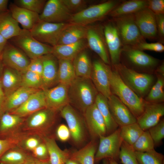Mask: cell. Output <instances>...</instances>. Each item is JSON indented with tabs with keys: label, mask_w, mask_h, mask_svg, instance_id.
Masks as SVG:
<instances>
[{
	"label": "cell",
	"mask_w": 164,
	"mask_h": 164,
	"mask_svg": "<svg viewBox=\"0 0 164 164\" xmlns=\"http://www.w3.org/2000/svg\"><path fill=\"white\" fill-rule=\"evenodd\" d=\"M98 93L90 78L76 77L68 86L69 104L83 114L94 103Z\"/></svg>",
	"instance_id": "6da1fadb"
},
{
	"label": "cell",
	"mask_w": 164,
	"mask_h": 164,
	"mask_svg": "<svg viewBox=\"0 0 164 164\" xmlns=\"http://www.w3.org/2000/svg\"><path fill=\"white\" fill-rule=\"evenodd\" d=\"M114 69H111L109 73L111 93L116 96L137 118L143 112L146 102L123 82Z\"/></svg>",
	"instance_id": "7a4b0ae2"
},
{
	"label": "cell",
	"mask_w": 164,
	"mask_h": 164,
	"mask_svg": "<svg viewBox=\"0 0 164 164\" xmlns=\"http://www.w3.org/2000/svg\"><path fill=\"white\" fill-rule=\"evenodd\" d=\"M113 66L123 82L139 97L147 93L154 80L152 75L139 73L121 63Z\"/></svg>",
	"instance_id": "3957f363"
},
{
	"label": "cell",
	"mask_w": 164,
	"mask_h": 164,
	"mask_svg": "<svg viewBox=\"0 0 164 164\" xmlns=\"http://www.w3.org/2000/svg\"><path fill=\"white\" fill-rule=\"evenodd\" d=\"M122 1L109 0L88 7L78 13L72 14L69 23L87 26L108 16L111 12Z\"/></svg>",
	"instance_id": "277c9868"
},
{
	"label": "cell",
	"mask_w": 164,
	"mask_h": 164,
	"mask_svg": "<svg viewBox=\"0 0 164 164\" xmlns=\"http://www.w3.org/2000/svg\"><path fill=\"white\" fill-rule=\"evenodd\" d=\"M121 60L123 62L121 63L134 70L152 71L160 64L159 60L128 46H123L121 54Z\"/></svg>",
	"instance_id": "5b68a950"
},
{
	"label": "cell",
	"mask_w": 164,
	"mask_h": 164,
	"mask_svg": "<svg viewBox=\"0 0 164 164\" xmlns=\"http://www.w3.org/2000/svg\"><path fill=\"white\" fill-rule=\"evenodd\" d=\"M58 112L46 108L33 113L24 121V130L30 134L38 133L40 137L49 136L48 133L55 124Z\"/></svg>",
	"instance_id": "8992f818"
},
{
	"label": "cell",
	"mask_w": 164,
	"mask_h": 164,
	"mask_svg": "<svg viewBox=\"0 0 164 164\" xmlns=\"http://www.w3.org/2000/svg\"><path fill=\"white\" fill-rule=\"evenodd\" d=\"M117 29L123 46L135 47L146 42L135 20L133 14L111 18Z\"/></svg>",
	"instance_id": "52a82bcc"
},
{
	"label": "cell",
	"mask_w": 164,
	"mask_h": 164,
	"mask_svg": "<svg viewBox=\"0 0 164 164\" xmlns=\"http://www.w3.org/2000/svg\"><path fill=\"white\" fill-rule=\"evenodd\" d=\"M10 40V43L21 50L30 59L52 53L53 46L37 40L29 30L22 29L19 35Z\"/></svg>",
	"instance_id": "ba28073f"
},
{
	"label": "cell",
	"mask_w": 164,
	"mask_h": 164,
	"mask_svg": "<svg viewBox=\"0 0 164 164\" xmlns=\"http://www.w3.org/2000/svg\"><path fill=\"white\" fill-rule=\"evenodd\" d=\"M60 114L66 121L73 141L77 145L84 142L86 137L87 129L84 118L68 104L60 111Z\"/></svg>",
	"instance_id": "9c48e42d"
},
{
	"label": "cell",
	"mask_w": 164,
	"mask_h": 164,
	"mask_svg": "<svg viewBox=\"0 0 164 164\" xmlns=\"http://www.w3.org/2000/svg\"><path fill=\"white\" fill-rule=\"evenodd\" d=\"M120 133L119 128L108 135L99 137V144L94 157L95 163L105 159H111L117 162L119 159L120 148L123 141Z\"/></svg>",
	"instance_id": "30bf717a"
},
{
	"label": "cell",
	"mask_w": 164,
	"mask_h": 164,
	"mask_svg": "<svg viewBox=\"0 0 164 164\" xmlns=\"http://www.w3.org/2000/svg\"><path fill=\"white\" fill-rule=\"evenodd\" d=\"M68 23H51L40 20L29 31L37 40L53 47L57 44L62 30Z\"/></svg>",
	"instance_id": "8fae6325"
},
{
	"label": "cell",
	"mask_w": 164,
	"mask_h": 164,
	"mask_svg": "<svg viewBox=\"0 0 164 164\" xmlns=\"http://www.w3.org/2000/svg\"><path fill=\"white\" fill-rule=\"evenodd\" d=\"M86 27V39L87 46L98 56L102 61L109 65L110 60L104 34L103 25L97 24Z\"/></svg>",
	"instance_id": "7c38bea8"
},
{
	"label": "cell",
	"mask_w": 164,
	"mask_h": 164,
	"mask_svg": "<svg viewBox=\"0 0 164 164\" xmlns=\"http://www.w3.org/2000/svg\"><path fill=\"white\" fill-rule=\"evenodd\" d=\"M1 59L4 66L22 74L26 70L30 59L21 50L7 42Z\"/></svg>",
	"instance_id": "4fadbf2b"
},
{
	"label": "cell",
	"mask_w": 164,
	"mask_h": 164,
	"mask_svg": "<svg viewBox=\"0 0 164 164\" xmlns=\"http://www.w3.org/2000/svg\"><path fill=\"white\" fill-rule=\"evenodd\" d=\"M111 68L101 59L92 62L90 79L98 92L107 98L112 94L111 90L109 73Z\"/></svg>",
	"instance_id": "5bb4252c"
},
{
	"label": "cell",
	"mask_w": 164,
	"mask_h": 164,
	"mask_svg": "<svg viewBox=\"0 0 164 164\" xmlns=\"http://www.w3.org/2000/svg\"><path fill=\"white\" fill-rule=\"evenodd\" d=\"M72 15L62 0H49L39 17L40 20L47 22L66 23L69 22Z\"/></svg>",
	"instance_id": "9a60e30c"
},
{
	"label": "cell",
	"mask_w": 164,
	"mask_h": 164,
	"mask_svg": "<svg viewBox=\"0 0 164 164\" xmlns=\"http://www.w3.org/2000/svg\"><path fill=\"white\" fill-rule=\"evenodd\" d=\"M103 26L110 62L114 66L120 63L121 53L123 46L116 26L111 19Z\"/></svg>",
	"instance_id": "2e32d148"
},
{
	"label": "cell",
	"mask_w": 164,
	"mask_h": 164,
	"mask_svg": "<svg viewBox=\"0 0 164 164\" xmlns=\"http://www.w3.org/2000/svg\"><path fill=\"white\" fill-rule=\"evenodd\" d=\"M83 114L91 139L96 140L101 136L106 135L105 121L95 103L88 107Z\"/></svg>",
	"instance_id": "e0dca14e"
},
{
	"label": "cell",
	"mask_w": 164,
	"mask_h": 164,
	"mask_svg": "<svg viewBox=\"0 0 164 164\" xmlns=\"http://www.w3.org/2000/svg\"><path fill=\"white\" fill-rule=\"evenodd\" d=\"M135 23L143 37L151 41H157L155 15L148 8L133 14Z\"/></svg>",
	"instance_id": "ac0fdd59"
},
{
	"label": "cell",
	"mask_w": 164,
	"mask_h": 164,
	"mask_svg": "<svg viewBox=\"0 0 164 164\" xmlns=\"http://www.w3.org/2000/svg\"><path fill=\"white\" fill-rule=\"evenodd\" d=\"M108 100L111 114L118 127L137 122L136 117L116 96L112 94Z\"/></svg>",
	"instance_id": "d6986e66"
},
{
	"label": "cell",
	"mask_w": 164,
	"mask_h": 164,
	"mask_svg": "<svg viewBox=\"0 0 164 164\" xmlns=\"http://www.w3.org/2000/svg\"><path fill=\"white\" fill-rule=\"evenodd\" d=\"M164 115V105L161 103L146 102L142 114L137 118V123L144 131L157 124Z\"/></svg>",
	"instance_id": "ffe728a7"
},
{
	"label": "cell",
	"mask_w": 164,
	"mask_h": 164,
	"mask_svg": "<svg viewBox=\"0 0 164 164\" xmlns=\"http://www.w3.org/2000/svg\"><path fill=\"white\" fill-rule=\"evenodd\" d=\"M68 86L58 84L54 87L43 90L47 108L58 111L69 104Z\"/></svg>",
	"instance_id": "44dd1931"
},
{
	"label": "cell",
	"mask_w": 164,
	"mask_h": 164,
	"mask_svg": "<svg viewBox=\"0 0 164 164\" xmlns=\"http://www.w3.org/2000/svg\"><path fill=\"white\" fill-rule=\"evenodd\" d=\"M46 108L44 91L40 89L32 94L22 105L9 113L24 118Z\"/></svg>",
	"instance_id": "7402d4cb"
},
{
	"label": "cell",
	"mask_w": 164,
	"mask_h": 164,
	"mask_svg": "<svg viewBox=\"0 0 164 164\" xmlns=\"http://www.w3.org/2000/svg\"><path fill=\"white\" fill-rule=\"evenodd\" d=\"M41 58L43 63L42 89L45 90L58 84V60L52 53L44 55Z\"/></svg>",
	"instance_id": "603a6c76"
},
{
	"label": "cell",
	"mask_w": 164,
	"mask_h": 164,
	"mask_svg": "<svg viewBox=\"0 0 164 164\" xmlns=\"http://www.w3.org/2000/svg\"><path fill=\"white\" fill-rule=\"evenodd\" d=\"M12 16L23 29L30 30L40 20L39 15L11 3L9 9Z\"/></svg>",
	"instance_id": "cb8c5ba5"
},
{
	"label": "cell",
	"mask_w": 164,
	"mask_h": 164,
	"mask_svg": "<svg viewBox=\"0 0 164 164\" xmlns=\"http://www.w3.org/2000/svg\"><path fill=\"white\" fill-rule=\"evenodd\" d=\"M87 46L85 39L74 43L64 45H57L53 46L52 53L58 60L63 59L73 61L81 51Z\"/></svg>",
	"instance_id": "d4e9b609"
},
{
	"label": "cell",
	"mask_w": 164,
	"mask_h": 164,
	"mask_svg": "<svg viewBox=\"0 0 164 164\" xmlns=\"http://www.w3.org/2000/svg\"><path fill=\"white\" fill-rule=\"evenodd\" d=\"M87 32L86 26L68 23L62 30L57 45L74 43L85 39Z\"/></svg>",
	"instance_id": "484cf974"
},
{
	"label": "cell",
	"mask_w": 164,
	"mask_h": 164,
	"mask_svg": "<svg viewBox=\"0 0 164 164\" xmlns=\"http://www.w3.org/2000/svg\"><path fill=\"white\" fill-rule=\"evenodd\" d=\"M2 74L1 77V85L7 97L21 87L22 73L4 66Z\"/></svg>",
	"instance_id": "4316f807"
},
{
	"label": "cell",
	"mask_w": 164,
	"mask_h": 164,
	"mask_svg": "<svg viewBox=\"0 0 164 164\" xmlns=\"http://www.w3.org/2000/svg\"><path fill=\"white\" fill-rule=\"evenodd\" d=\"M41 138L47 147L50 164H65L70 159L71 153L68 150L61 149L52 137L46 136Z\"/></svg>",
	"instance_id": "83f0119b"
},
{
	"label": "cell",
	"mask_w": 164,
	"mask_h": 164,
	"mask_svg": "<svg viewBox=\"0 0 164 164\" xmlns=\"http://www.w3.org/2000/svg\"><path fill=\"white\" fill-rule=\"evenodd\" d=\"M40 89L20 87L6 97L4 105V111L10 112L24 103L33 93Z\"/></svg>",
	"instance_id": "f1b7e54d"
},
{
	"label": "cell",
	"mask_w": 164,
	"mask_h": 164,
	"mask_svg": "<svg viewBox=\"0 0 164 164\" xmlns=\"http://www.w3.org/2000/svg\"><path fill=\"white\" fill-rule=\"evenodd\" d=\"M148 0H129L122 1L110 13L111 18L134 14L147 8Z\"/></svg>",
	"instance_id": "f546056e"
},
{
	"label": "cell",
	"mask_w": 164,
	"mask_h": 164,
	"mask_svg": "<svg viewBox=\"0 0 164 164\" xmlns=\"http://www.w3.org/2000/svg\"><path fill=\"white\" fill-rule=\"evenodd\" d=\"M22 29L9 10L0 14V35L7 40L19 35Z\"/></svg>",
	"instance_id": "4dcf8cb0"
},
{
	"label": "cell",
	"mask_w": 164,
	"mask_h": 164,
	"mask_svg": "<svg viewBox=\"0 0 164 164\" xmlns=\"http://www.w3.org/2000/svg\"><path fill=\"white\" fill-rule=\"evenodd\" d=\"M97 145L96 140L91 139L82 148L71 153L70 159L79 164H94Z\"/></svg>",
	"instance_id": "1f68e13d"
},
{
	"label": "cell",
	"mask_w": 164,
	"mask_h": 164,
	"mask_svg": "<svg viewBox=\"0 0 164 164\" xmlns=\"http://www.w3.org/2000/svg\"><path fill=\"white\" fill-rule=\"evenodd\" d=\"M72 62L76 77L90 79L92 63L85 49L79 53Z\"/></svg>",
	"instance_id": "d6a6232c"
},
{
	"label": "cell",
	"mask_w": 164,
	"mask_h": 164,
	"mask_svg": "<svg viewBox=\"0 0 164 164\" xmlns=\"http://www.w3.org/2000/svg\"><path fill=\"white\" fill-rule=\"evenodd\" d=\"M94 103L103 116L105 122L107 135H108L116 130L118 126L113 119L110 112L108 98L98 93Z\"/></svg>",
	"instance_id": "836d02e7"
},
{
	"label": "cell",
	"mask_w": 164,
	"mask_h": 164,
	"mask_svg": "<svg viewBox=\"0 0 164 164\" xmlns=\"http://www.w3.org/2000/svg\"><path fill=\"white\" fill-rule=\"evenodd\" d=\"M58 60V84L69 85L76 77L72 61Z\"/></svg>",
	"instance_id": "e575fe53"
},
{
	"label": "cell",
	"mask_w": 164,
	"mask_h": 164,
	"mask_svg": "<svg viewBox=\"0 0 164 164\" xmlns=\"http://www.w3.org/2000/svg\"><path fill=\"white\" fill-rule=\"evenodd\" d=\"M24 118L9 112L4 113L0 118V133L6 134L13 131L22 124Z\"/></svg>",
	"instance_id": "d590c367"
},
{
	"label": "cell",
	"mask_w": 164,
	"mask_h": 164,
	"mask_svg": "<svg viewBox=\"0 0 164 164\" xmlns=\"http://www.w3.org/2000/svg\"><path fill=\"white\" fill-rule=\"evenodd\" d=\"M119 128L120 135L123 141L131 145L135 143L144 131L137 122Z\"/></svg>",
	"instance_id": "8d00e7d4"
},
{
	"label": "cell",
	"mask_w": 164,
	"mask_h": 164,
	"mask_svg": "<svg viewBox=\"0 0 164 164\" xmlns=\"http://www.w3.org/2000/svg\"><path fill=\"white\" fill-rule=\"evenodd\" d=\"M12 148L6 152L0 159V164H23L29 155L24 151Z\"/></svg>",
	"instance_id": "74e56055"
},
{
	"label": "cell",
	"mask_w": 164,
	"mask_h": 164,
	"mask_svg": "<svg viewBox=\"0 0 164 164\" xmlns=\"http://www.w3.org/2000/svg\"><path fill=\"white\" fill-rule=\"evenodd\" d=\"M157 75V79L145 98L149 103H161L164 100V77Z\"/></svg>",
	"instance_id": "f35d334b"
},
{
	"label": "cell",
	"mask_w": 164,
	"mask_h": 164,
	"mask_svg": "<svg viewBox=\"0 0 164 164\" xmlns=\"http://www.w3.org/2000/svg\"><path fill=\"white\" fill-rule=\"evenodd\" d=\"M28 135L26 133H18L5 139H0V159L8 151L18 145Z\"/></svg>",
	"instance_id": "ab89813d"
},
{
	"label": "cell",
	"mask_w": 164,
	"mask_h": 164,
	"mask_svg": "<svg viewBox=\"0 0 164 164\" xmlns=\"http://www.w3.org/2000/svg\"><path fill=\"white\" fill-rule=\"evenodd\" d=\"M135 153L139 164H164V155L155 149L146 152Z\"/></svg>",
	"instance_id": "60d3db41"
},
{
	"label": "cell",
	"mask_w": 164,
	"mask_h": 164,
	"mask_svg": "<svg viewBox=\"0 0 164 164\" xmlns=\"http://www.w3.org/2000/svg\"><path fill=\"white\" fill-rule=\"evenodd\" d=\"M22 76L21 87L42 89V79L40 75L27 70L22 74Z\"/></svg>",
	"instance_id": "b9f144b4"
},
{
	"label": "cell",
	"mask_w": 164,
	"mask_h": 164,
	"mask_svg": "<svg viewBox=\"0 0 164 164\" xmlns=\"http://www.w3.org/2000/svg\"><path fill=\"white\" fill-rule=\"evenodd\" d=\"M135 152H144L154 149L153 141L148 130L144 131L132 145Z\"/></svg>",
	"instance_id": "7bdbcfd3"
},
{
	"label": "cell",
	"mask_w": 164,
	"mask_h": 164,
	"mask_svg": "<svg viewBox=\"0 0 164 164\" xmlns=\"http://www.w3.org/2000/svg\"><path fill=\"white\" fill-rule=\"evenodd\" d=\"M135 152L132 145L123 141L119 155L121 162L123 164H139Z\"/></svg>",
	"instance_id": "ee69618b"
},
{
	"label": "cell",
	"mask_w": 164,
	"mask_h": 164,
	"mask_svg": "<svg viewBox=\"0 0 164 164\" xmlns=\"http://www.w3.org/2000/svg\"><path fill=\"white\" fill-rule=\"evenodd\" d=\"M17 5L39 14L42 13L46 2L45 0H15Z\"/></svg>",
	"instance_id": "f6af8a7d"
},
{
	"label": "cell",
	"mask_w": 164,
	"mask_h": 164,
	"mask_svg": "<svg viewBox=\"0 0 164 164\" xmlns=\"http://www.w3.org/2000/svg\"><path fill=\"white\" fill-rule=\"evenodd\" d=\"M153 141L154 145H160L164 138V120H160L155 125L148 130Z\"/></svg>",
	"instance_id": "bcb514c9"
},
{
	"label": "cell",
	"mask_w": 164,
	"mask_h": 164,
	"mask_svg": "<svg viewBox=\"0 0 164 164\" xmlns=\"http://www.w3.org/2000/svg\"><path fill=\"white\" fill-rule=\"evenodd\" d=\"M72 14L78 13L87 8L88 1L85 0H62Z\"/></svg>",
	"instance_id": "7dc6e473"
},
{
	"label": "cell",
	"mask_w": 164,
	"mask_h": 164,
	"mask_svg": "<svg viewBox=\"0 0 164 164\" xmlns=\"http://www.w3.org/2000/svg\"><path fill=\"white\" fill-rule=\"evenodd\" d=\"M134 47L143 51L147 50L161 53L164 51L163 44L158 42L150 43L145 42Z\"/></svg>",
	"instance_id": "c3c4849f"
},
{
	"label": "cell",
	"mask_w": 164,
	"mask_h": 164,
	"mask_svg": "<svg viewBox=\"0 0 164 164\" xmlns=\"http://www.w3.org/2000/svg\"><path fill=\"white\" fill-rule=\"evenodd\" d=\"M32 151V156L34 159L40 160L49 159L47 149L43 142L39 144Z\"/></svg>",
	"instance_id": "681fc988"
},
{
	"label": "cell",
	"mask_w": 164,
	"mask_h": 164,
	"mask_svg": "<svg viewBox=\"0 0 164 164\" xmlns=\"http://www.w3.org/2000/svg\"><path fill=\"white\" fill-rule=\"evenodd\" d=\"M147 8L155 15L164 14V0H148Z\"/></svg>",
	"instance_id": "f907efd6"
},
{
	"label": "cell",
	"mask_w": 164,
	"mask_h": 164,
	"mask_svg": "<svg viewBox=\"0 0 164 164\" xmlns=\"http://www.w3.org/2000/svg\"><path fill=\"white\" fill-rule=\"evenodd\" d=\"M155 15L157 41L162 44L164 43V14Z\"/></svg>",
	"instance_id": "816d5d0a"
},
{
	"label": "cell",
	"mask_w": 164,
	"mask_h": 164,
	"mask_svg": "<svg viewBox=\"0 0 164 164\" xmlns=\"http://www.w3.org/2000/svg\"><path fill=\"white\" fill-rule=\"evenodd\" d=\"M27 70L35 72L42 77L43 63L41 57L30 59Z\"/></svg>",
	"instance_id": "f5cc1de1"
},
{
	"label": "cell",
	"mask_w": 164,
	"mask_h": 164,
	"mask_svg": "<svg viewBox=\"0 0 164 164\" xmlns=\"http://www.w3.org/2000/svg\"><path fill=\"white\" fill-rule=\"evenodd\" d=\"M56 134L57 138L62 142L67 141L71 137L68 128L64 124H60L58 126L56 130Z\"/></svg>",
	"instance_id": "db71d44e"
},
{
	"label": "cell",
	"mask_w": 164,
	"mask_h": 164,
	"mask_svg": "<svg viewBox=\"0 0 164 164\" xmlns=\"http://www.w3.org/2000/svg\"><path fill=\"white\" fill-rule=\"evenodd\" d=\"M27 137L25 139L24 144L26 148L32 151L41 143L39 139L37 137Z\"/></svg>",
	"instance_id": "11a10c76"
},
{
	"label": "cell",
	"mask_w": 164,
	"mask_h": 164,
	"mask_svg": "<svg viewBox=\"0 0 164 164\" xmlns=\"http://www.w3.org/2000/svg\"><path fill=\"white\" fill-rule=\"evenodd\" d=\"M6 98V97L2 87L0 76V118L5 113L4 108Z\"/></svg>",
	"instance_id": "9f6ffc18"
},
{
	"label": "cell",
	"mask_w": 164,
	"mask_h": 164,
	"mask_svg": "<svg viewBox=\"0 0 164 164\" xmlns=\"http://www.w3.org/2000/svg\"><path fill=\"white\" fill-rule=\"evenodd\" d=\"M9 0H0V14L9 10L8 6Z\"/></svg>",
	"instance_id": "6f0895ef"
},
{
	"label": "cell",
	"mask_w": 164,
	"mask_h": 164,
	"mask_svg": "<svg viewBox=\"0 0 164 164\" xmlns=\"http://www.w3.org/2000/svg\"><path fill=\"white\" fill-rule=\"evenodd\" d=\"M7 39L0 35V58L8 42Z\"/></svg>",
	"instance_id": "680465c9"
},
{
	"label": "cell",
	"mask_w": 164,
	"mask_h": 164,
	"mask_svg": "<svg viewBox=\"0 0 164 164\" xmlns=\"http://www.w3.org/2000/svg\"><path fill=\"white\" fill-rule=\"evenodd\" d=\"M156 74L164 77V63L162 62L155 70Z\"/></svg>",
	"instance_id": "91938a15"
},
{
	"label": "cell",
	"mask_w": 164,
	"mask_h": 164,
	"mask_svg": "<svg viewBox=\"0 0 164 164\" xmlns=\"http://www.w3.org/2000/svg\"><path fill=\"white\" fill-rule=\"evenodd\" d=\"M34 160L35 164H50L49 159L46 160H40L34 159Z\"/></svg>",
	"instance_id": "94428289"
},
{
	"label": "cell",
	"mask_w": 164,
	"mask_h": 164,
	"mask_svg": "<svg viewBox=\"0 0 164 164\" xmlns=\"http://www.w3.org/2000/svg\"><path fill=\"white\" fill-rule=\"evenodd\" d=\"M23 164H35V160L32 156H29Z\"/></svg>",
	"instance_id": "6125c7cd"
},
{
	"label": "cell",
	"mask_w": 164,
	"mask_h": 164,
	"mask_svg": "<svg viewBox=\"0 0 164 164\" xmlns=\"http://www.w3.org/2000/svg\"><path fill=\"white\" fill-rule=\"evenodd\" d=\"M65 164H79L76 161L69 159L66 162Z\"/></svg>",
	"instance_id": "be15d7a7"
},
{
	"label": "cell",
	"mask_w": 164,
	"mask_h": 164,
	"mask_svg": "<svg viewBox=\"0 0 164 164\" xmlns=\"http://www.w3.org/2000/svg\"><path fill=\"white\" fill-rule=\"evenodd\" d=\"M4 68V65L0 58V74L2 73Z\"/></svg>",
	"instance_id": "e7e4bbea"
},
{
	"label": "cell",
	"mask_w": 164,
	"mask_h": 164,
	"mask_svg": "<svg viewBox=\"0 0 164 164\" xmlns=\"http://www.w3.org/2000/svg\"><path fill=\"white\" fill-rule=\"evenodd\" d=\"M109 164H118L117 162L114 160L111 159H108Z\"/></svg>",
	"instance_id": "03108f58"
},
{
	"label": "cell",
	"mask_w": 164,
	"mask_h": 164,
	"mask_svg": "<svg viewBox=\"0 0 164 164\" xmlns=\"http://www.w3.org/2000/svg\"><path fill=\"white\" fill-rule=\"evenodd\" d=\"M103 160V164H109L108 159H105Z\"/></svg>",
	"instance_id": "003e7915"
}]
</instances>
